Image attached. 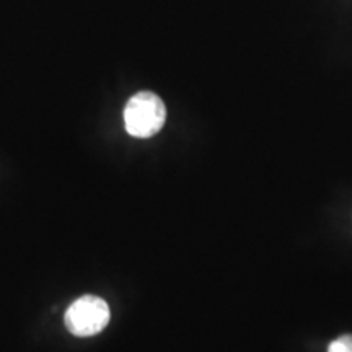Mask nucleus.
I'll return each instance as SVG.
<instances>
[{
  "mask_svg": "<svg viewBox=\"0 0 352 352\" xmlns=\"http://www.w3.org/2000/svg\"><path fill=\"white\" fill-rule=\"evenodd\" d=\"M166 121V108L160 96L152 91H139L124 108L126 131L132 138L148 139L160 132Z\"/></svg>",
  "mask_w": 352,
  "mask_h": 352,
  "instance_id": "f257e3e1",
  "label": "nucleus"
},
{
  "mask_svg": "<svg viewBox=\"0 0 352 352\" xmlns=\"http://www.w3.org/2000/svg\"><path fill=\"white\" fill-rule=\"evenodd\" d=\"M109 307L103 298L83 296L67 308L65 327L74 336L88 338L103 331L109 323Z\"/></svg>",
  "mask_w": 352,
  "mask_h": 352,
  "instance_id": "f03ea898",
  "label": "nucleus"
},
{
  "mask_svg": "<svg viewBox=\"0 0 352 352\" xmlns=\"http://www.w3.org/2000/svg\"><path fill=\"white\" fill-rule=\"evenodd\" d=\"M328 352H352V334H344L333 341L328 347Z\"/></svg>",
  "mask_w": 352,
  "mask_h": 352,
  "instance_id": "7ed1b4c3",
  "label": "nucleus"
}]
</instances>
